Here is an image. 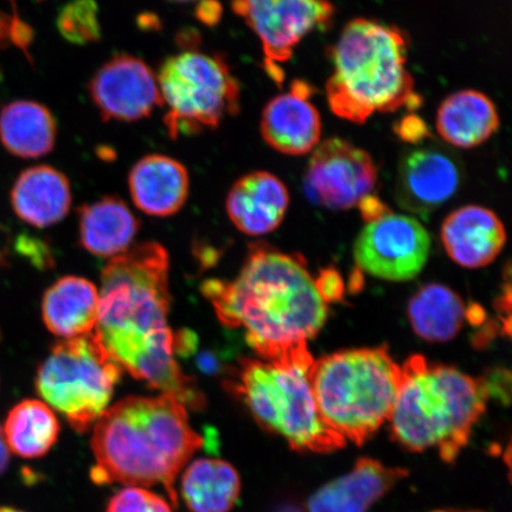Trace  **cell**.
I'll return each mask as SVG.
<instances>
[{
    "instance_id": "1",
    "label": "cell",
    "mask_w": 512,
    "mask_h": 512,
    "mask_svg": "<svg viewBox=\"0 0 512 512\" xmlns=\"http://www.w3.org/2000/svg\"><path fill=\"white\" fill-rule=\"evenodd\" d=\"M170 303L168 252L143 243L102 271L96 331L123 370L185 407L202 408L206 399L176 360Z\"/></svg>"
},
{
    "instance_id": "2",
    "label": "cell",
    "mask_w": 512,
    "mask_h": 512,
    "mask_svg": "<svg viewBox=\"0 0 512 512\" xmlns=\"http://www.w3.org/2000/svg\"><path fill=\"white\" fill-rule=\"evenodd\" d=\"M202 293L220 322L245 332L260 360L306 347L328 318V304L299 256L256 242L234 280H207Z\"/></svg>"
},
{
    "instance_id": "3",
    "label": "cell",
    "mask_w": 512,
    "mask_h": 512,
    "mask_svg": "<svg viewBox=\"0 0 512 512\" xmlns=\"http://www.w3.org/2000/svg\"><path fill=\"white\" fill-rule=\"evenodd\" d=\"M92 450L96 484H163L177 505L179 472L203 446L187 407L175 396H130L107 408L95 422Z\"/></svg>"
},
{
    "instance_id": "4",
    "label": "cell",
    "mask_w": 512,
    "mask_h": 512,
    "mask_svg": "<svg viewBox=\"0 0 512 512\" xmlns=\"http://www.w3.org/2000/svg\"><path fill=\"white\" fill-rule=\"evenodd\" d=\"M490 396L485 379L414 355L401 366L390 433L407 451L435 450L452 464L469 444Z\"/></svg>"
},
{
    "instance_id": "5",
    "label": "cell",
    "mask_w": 512,
    "mask_h": 512,
    "mask_svg": "<svg viewBox=\"0 0 512 512\" xmlns=\"http://www.w3.org/2000/svg\"><path fill=\"white\" fill-rule=\"evenodd\" d=\"M407 51V36L398 28L366 18L345 25L329 55L332 74L326 94L332 112L363 124L376 112L416 106Z\"/></svg>"
},
{
    "instance_id": "6",
    "label": "cell",
    "mask_w": 512,
    "mask_h": 512,
    "mask_svg": "<svg viewBox=\"0 0 512 512\" xmlns=\"http://www.w3.org/2000/svg\"><path fill=\"white\" fill-rule=\"evenodd\" d=\"M315 358L306 347L275 361L242 358L226 381L258 424L283 438L292 450L330 453L347 445L325 424L312 392Z\"/></svg>"
},
{
    "instance_id": "7",
    "label": "cell",
    "mask_w": 512,
    "mask_h": 512,
    "mask_svg": "<svg viewBox=\"0 0 512 512\" xmlns=\"http://www.w3.org/2000/svg\"><path fill=\"white\" fill-rule=\"evenodd\" d=\"M310 379L325 424L361 446L389 421L401 366L384 347L343 350L315 360Z\"/></svg>"
},
{
    "instance_id": "8",
    "label": "cell",
    "mask_w": 512,
    "mask_h": 512,
    "mask_svg": "<svg viewBox=\"0 0 512 512\" xmlns=\"http://www.w3.org/2000/svg\"><path fill=\"white\" fill-rule=\"evenodd\" d=\"M121 375L123 368L94 330L54 344L38 367L36 389L76 432L85 433L106 411Z\"/></svg>"
},
{
    "instance_id": "9",
    "label": "cell",
    "mask_w": 512,
    "mask_h": 512,
    "mask_svg": "<svg viewBox=\"0 0 512 512\" xmlns=\"http://www.w3.org/2000/svg\"><path fill=\"white\" fill-rule=\"evenodd\" d=\"M169 136L215 130L240 111V86L221 56L187 50L165 60L158 74Z\"/></svg>"
},
{
    "instance_id": "10",
    "label": "cell",
    "mask_w": 512,
    "mask_h": 512,
    "mask_svg": "<svg viewBox=\"0 0 512 512\" xmlns=\"http://www.w3.org/2000/svg\"><path fill=\"white\" fill-rule=\"evenodd\" d=\"M232 8L260 38L266 72L278 85L285 75L281 64L291 59L305 36L324 28L335 12L329 0H232Z\"/></svg>"
},
{
    "instance_id": "11",
    "label": "cell",
    "mask_w": 512,
    "mask_h": 512,
    "mask_svg": "<svg viewBox=\"0 0 512 512\" xmlns=\"http://www.w3.org/2000/svg\"><path fill=\"white\" fill-rule=\"evenodd\" d=\"M431 251V236L414 217L388 213L366 222L355 241L361 271L394 283L420 274Z\"/></svg>"
},
{
    "instance_id": "12",
    "label": "cell",
    "mask_w": 512,
    "mask_h": 512,
    "mask_svg": "<svg viewBox=\"0 0 512 512\" xmlns=\"http://www.w3.org/2000/svg\"><path fill=\"white\" fill-rule=\"evenodd\" d=\"M376 182L373 158L360 147L334 138L316 147L307 166L304 189L319 207L347 210L370 196Z\"/></svg>"
},
{
    "instance_id": "13",
    "label": "cell",
    "mask_w": 512,
    "mask_h": 512,
    "mask_svg": "<svg viewBox=\"0 0 512 512\" xmlns=\"http://www.w3.org/2000/svg\"><path fill=\"white\" fill-rule=\"evenodd\" d=\"M463 182L459 157L439 143L413 147L402 156L395 197L409 213L427 217L457 194Z\"/></svg>"
},
{
    "instance_id": "14",
    "label": "cell",
    "mask_w": 512,
    "mask_h": 512,
    "mask_svg": "<svg viewBox=\"0 0 512 512\" xmlns=\"http://www.w3.org/2000/svg\"><path fill=\"white\" fill-rule=\"evenodd\" d=\"M88 92L104 121L133 123L162 106L155 73L136 56L119 54L98 69Z\"/></svg>"
},
{
    "instance_id": "15",
    "label": "cell",
    "mask_w": 512,
    "mask_h": 512,
    "mask_svg": "<svg viewBox=\"0 0 512 512\" xmlns=\"http://www.w3.org/2000/svg\"><path fill=\"white\" fill-rule=\"evenodd\" d=\"M313 88L294 81L290 91L275 96L262 113L260 130L265 142L285 155L302 156L315 150L322 120L311 102Z\"/></svg>"
},
{
    "instance_id": "16",
    "label": "cell",
    "mask_w": 512,
    "mask_h": 512,
    "mask_svg": "<svg viewBox=\"0 0 512 512\" xmlns=\"http://www.w3.org/2000/svg\"><path fill=\"white\" fill-rule=\"evenodd\" d=\"M408 471L371 458L358 459L345 475L331 480L307 502V512H369Z\"/></svg>"
},
{
    "instance_id": "17",
    "label": "cell",
    "mask_w": 512,
    "mask_h": 512,
    "mask_svg": "<svg viewBox=\"0 0 512 512\" xmlns=\"http://www.w3.org/2000/svg\"><path fill=\"white\" fill-rule=\"evenodd\" d=\"M441 242L457 265L477 270L497 259L507 242V233L494 211L466 206L446 217L441 226Z\"/></svg>"
},
{
    "instance_id": "18",
    "label": "cell",
    "mask_w": 512,
    "mask_h": 512,
    "mask_svg": "<svg viewBox=\"0 0 512 512\" xmlns=\"http://www.w3.org/2000/svg\"><path fill=\"white\" fill-rule=\"evenodd\" d=\"M290 204L286 185L266 171H255L235 182L226 208L230 221L243 234H270L284 221Z\"/></svg>"
},
{
    "instance_id": "19",
    "label": "cell",
    "mask_w": 512,
    "mask_h": 512,
    "mask_svg": "<svg viewBox=\"0 0 512 512\" xmlns=\"http://www.w3.org/2000/svg\"><path fill=\"white\" fill-rule=\"evenodd\" d=\"M128 187L137 208L147 215L168 217L178 213L188 200L189 172L174 158L149 155L133 166Z\"/></svg>"
},
{
    "instance_id": "20",
    "label": "cell",
    "mask_w": 512,
    "mask_h": 512,
    "mask_svg": "<svg viewBox=\"0 0 512 512\" xmlns=\"http://www.w3.org/2000/svg\"><path fill=\"white\" fill-rule=\"evenodd\" d=\"M16 215L32 227L54 226L72 207V188L66 175L49 165H36L18 176L11 190Z\"/></svg>"
},
{
    "instance_id": "21",
    "label": "cell",
    "mask_w": 512,
    "mask_h": 512,
    "mask_svg": "<svg viewBox=\"0 0 512 512\" xmlns=\"http://www.w3.org/2000/svg\"><path fill=\"white\" fill-rule=\"evenodd\" d=\"M42 318L51 334L64 339L91 334L99 318V291L91 281L64 277L42 300Z\"/></svg>"
},
{
    "instance_id": "22",
    "label": "cell",
    "mask_w": 512,
    "mask_h": 512,
    "mask_svg": "<svg viewBox=\"0 0 512 512\" xmlns=\"http://www.w3.org/2000/svg\"><path fill=\"white\" fill-rule=\"evenodd\" d=\"M80 242L89 253L114 258L130 249L139 221L119 197L107 196L79 211Z\"/></svg>"
},
{
    "instance_id": "23",
    "label": "cell",
    "mask_w": 512,
    "mask_h": 512,
    "mask_svg": "<svg viewBox=\"0 0 512 512\" xmlns=\"http://www.w3.org/2000/svg\"><path fill=\"white\" fill-rule=\"evenodd\" d=\"M499 117L494 102L483 93H454L441 104L437 130L446 143L459 149H472L498 130Z\"/></svg>"
},
{
    "instance_id": "24",
    "label": "cell",
    "mask_w": 512,
    "mask_h": 512,
    "mask_svg": "<svg viewBox=\"0 0 512 512\" xmlns=\"http://www.w3.org/2000/svg\"><path fill=\"white\" fill-rule=\"evenodd\" d=\"M56 120L49 108L31 100L10 102L0 110V142L11 155L35 159L54 150Z\"/></svg>"
},
{
    "instance_id": "25",
    "label": "cell",
    "mask_w": 512,
    "mask_h": 512,
    "mask_svg": "<svg viewBox=\"0 0 512 512\" xmlns=\"http://www.w3.org/2000/svg\"><path fill=\"white\" fill-rule=\"evenodd\" d=\"M408 319L415 334L428 343L452 341L467 316L463 299L441 284H427L409 299Z\"/></svg>"
},
{
    "instance_id": "26",
    "label": "cell",
    "mask_w": 512,
    "mask_h": 512,
    "mask_svg": "<svg viewBox=\"0 0 512 512\" xmlns=\"http://www.w3.org/2000/svg\"><path fill=\"white\" fill-rule=\"evenodd\" d=\"M181 492L192 512H229L241 494L240 475L221 459H198L184 471Z\"/></svg>"
},
{
    "instance_id": "27",
    "label": "cell",
    "mask_w": 512,
    "mask_h": 512,
    "mask_svg": "<svg viewBox=\"0 0 512 512\" xmlns=\"http://www.w3.org/2000/svg\"><path fill=\"white\" fill-rule=\"evenodd\" d=\"M59 419L46 402L24 400L6 416L3 432L9 450L24 459L46 456L59 440Z\"/></svg>"
},
{
    "instance_id": "28",
    "label": "cell",
    "mask_w": 512,
    "mask_h": 512,
    "mask_svg": "<svg viewBox=\"0 0 512 512\" xmlns=\"http://www.w3.org/2000/svg\"><path fill=\"white\" fill-rule=\"evenodd\" d=\"M57 30L64 40L86 46L100 41L99 8L95 0H72L57 16Z\"/></svg>"
},
{
    "instance_id": "29",
    "label": "cell",
    "mask_w": 512,
    "mask_h": 512,
    "mask_svg": "<svg viewBox=\"0 0 512 512\" xmlns=\"http://www.w3.org/2000/svg\"><path fill=\"white\" fill-rule=\"evenodd\" d=\"M106 512H172L169 502L143 488H127L108 502Z\"/></svg>"
},
{
    "instance_id": "30",
    "label": "cell",
    "mask_w": 512,
    "mask_h": 512,
    "mask_svg": "<svg viewBox=\"0 0 512 512\" xmlns=\"http://www.w3.org/2000/svg\"><path fill=\"white\" fill-rule=\"evenodd\" d=\"M320 296L326 304L337 302L343 296V280L335 270H324L316 279Z\"/></svg>"
},
{
    "instance_id": "31",
    "label": "cell",
    "mask_w": 512,
    "mask_h": 512,
    "mask_svg": "<svg viewBox=\"0 0 512 512\" xmlns=\"http://www.w3.org/2000/svg\"><path fill=\"white\" fill-rule=\"evenodd\" d=\"M222 16V6L217 0H202L197 5L196 17L206 25H213L219 23Z\"/></svg>"
},
{
    "instance_id": "32",
    "label": "cell",
    "mask_w": 512,
    "mask_h": 512,
    "mask_svg": "<svg viewBox=\"0 0 512 512\" xmlns=\"http://www.w3.org/2000/svg\"><path fill=\"white\" fill-rule=\"evenodd\" d=\"M14 16L0 10V49H4L11 43V31Z\"/></svg>"
},
{
    "instance_id": "33",
    "label": "cell",
    "mask_w": 512,
    "mask_h": 512,
    "mask_svg": "<svg viewBox=\"0 0 512 512\" xmlns=\"http://www.w3.org/2000/svg\"><path fill=\"white\" fill-rule=\"evenodd\" d=\"M10 463V450L4 438L3 427L0 426V476L8 469Z\"/></svg>"
},
{
    "instance_id": "34",
    "label": "cell",
    "mask_w": 512,
    "mask_h": 512,
    "mask_svg": "<svg viewBox=\"0 0 512 512\" xmlns=\"http://www.w3.org/2000/svg\"><path fill=\"white\" fill-rule=\"evenodd\" d=\"M279 512H304V511L298 509L297 507H285V508L281 509Z\"/></svg>"
},
{
    "instance_id": "35",
    "label": "cell",
    "mask_w": 512,
    "mask_h": 512,
    "mask_svg": "<svg viewBox=\"0 0 512 512\" xmlns=\"http://www.w3.org/2000/svg\"><path fill=\"white\" fill-rule=\"evenodd\" d=\"M0 512H24V511L17 510L14 508H9V507H0Z\"/></svg>"
},
{
    "instance_id": "36",
    "label": "cell",
    "mask_w": 512,
    "mask_h": 512,
    "mask_svg": "<svg viewBox=\"0 0 512 512\" xmlns=\"http://www.w3.org/2000/svg\"><path fill=\"white\" fill-rule=\"evenodd\" d=\"M433 512H482V511H467V510H437Z\"/></svg>"
},
{
    "instance_id": "37",
    "label": "cell",
    "mask_w": 512,
    "mask_h": 512,
    "mask_svg": "<svg viewBox=\"0 0 512 512\" xmlns=\"http://www.w3.org/2000/svg\"><path fill=\"white\" fill-rule=\"evenodd\" d=\"M169 2L184 4V3L196 2V0H169Z\"/></svg>"
}]
</instances>
